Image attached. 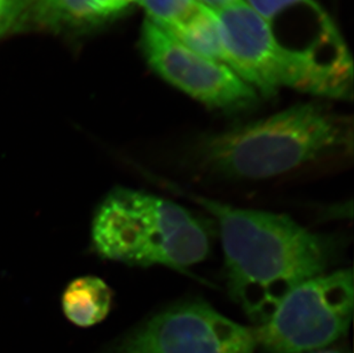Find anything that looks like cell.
Returning <instances> with one entry per match:
<instances>
[{
  "label": "cell",
  "mask_w": 354,
  "mask_h": 353,
  "mask_svg": "<svg viewBox=\"0 0 354 353\" xmlns=\"http://www.w3.org/2000/svg\"><path fill=\"white\" fill-rule=\"evenodd\" d=\"M311 353H350L345 352V351H339V350H324V351H315V352Z\"/></svg>",
  "instance_id": "cell-16"
},
{
  "label": "cell",
  "mask_w": 354,
  "mask_h": 353,
  "mask_svg": "<svg viewBox=\"0 0 354 353\" xmlns=\"http://www.w3.org/2000/svg\"><path fill=\"white\" fill-rule=\"evenodd\" d=\"M99 256L132 266L184 270L210 253V234L196 216L145 190L116 187L101 201L92 221Z\"/></svg>",
  "instance_id": "cell-3"
},
{
  "label": "cell",
  "mask_w": 354,
  "mask_h": 353,
  "mask_svg": "<svg viewBox=\"0 0 354 353\" xmlns=\"http://www.w3.org/2000/svg\"><path fill=\"white\" fill-rule=\"evenodd\" d=\"M147 13V20L165 31L186 22L201 7L197 0H138Z\"/></svg>",
  "instance_id": "cell-12"
},
{
  "label": "cell",
  "mask_w": 354,
  "mask_h": 353,
  "mask_svg": "<svg viewBox=\"0 0 354 353\" xmlns=\"http://www.w3.org/2000/svg\"><path fill=\"white\" fill-rule=\"evenodd\" d=\"M254 330L200 300L178 302L145 320L102 353H254Z\"/></svg>",
  "instance_id": "cell-6"
},
{
  "label": "cell",
  "mask_w": 354,
  "mask_h": 353,
  "mask_svg": "<svg viewBox=\"0 0 354 353\" xmlns=\"http://www.w3.org/2000/svg\"><path fill=\"white\" fill-rule=\"evenodd\" d=\"M202 6L207 7L212 12H221L230 7L235 6L244 0H197Z\"/></svg>",
  "instance_id": "cell-14"
},
{
  "label": "cell",
  "mask_w": 354,
  "mask_h": 353,
  "mask_svg": "<svg viewBox=\"0 0 354 353\" xmlns=\"http://www.w3.org/2000/svg\"><path fill=\"white\" fill-rule=\"evenodd\" d=\"M354 307L353 273L342 270L304 281L252 328L268 353H311L348 333Z\"/></svg>",
  "instance_id": "cell-5"
},
{
  "label": "cell",
  "mask_w": 354,
  "mask_h": 353,
  "mask_svg": "<svg viewBox=\"0 0 354 353\" xmlns=\"http://www.w3.org/2000/svg\"><path fill=\"white\" fill-rule=\"evenodd\" d=\"M24 0H0V31L13 27Z\"/></svg>",
  "instance_id": "cell-13"
},
{
  "label": "cell",
  "mask_w": 354,
  "mask_h": 353,
  "mask_svg": "<svg viewBox=\"0 0 354 353\" xmlns=\"http://www.w3.org/2000/svg\"><path fill=\"white\" fill-rule=\"evenodd\" d=\"M113 291L97 277H82L71 281L62 295L64 316L78 327L100 323L111 312Z\"/></svg>",
  "instance_id": "cell-10"
},
{
  "label": "cell",
  "mask_w": 354,
  "mask_h": 353,
  "mask_svg": "<svg viewBox=\"0 0 354 353\" xmlns=\"http://www.w3.org/2000/svg\"><path fill=\"white\" fill-rule=\"evenodd\" d=\"M167 33L196 53L227 64L219 21L216 13L207 7L201 5L186 22Z\"/></svg>",
  "instance_id": "cell-11"
},
{
  "label": "cell",
  "mask_w": 354,
  "mask_h": 353,
  "mask_svg": "<svg viewBox=\"0 0 354 353\" xmlns=\"http://www.w3.org/2000/svg\"><path fill=\"white\" fill-rule=\"evenodd\" d=\"M217 221L230 295L258 326L281 300L334 263L337 244L280 213L232 207L186 193Z\"/></svg>",
  "instance_id": "cell-1"
},
{
  "label": "cell",
  "mask_w": 354,
  "mask_h": 353,
  "mask_svg": "<svg viewBox=\"0 0 354 353\" xmlns=\"http://www.w3.org/2000/svg\"><path fill=\"white\" fill-rule=\"evenodd\" d=\"M118 17L111 0H24L13 27L54 33L84 31Z\"/></svg>",
  "instance_id": "cell-9"
},
{
  "label": "cell",
  "mask_w": 354,
  "mask_h": 353,
  "mask_svg": "<svg viewBox=\"0 0 354 353\" xmlns=\"http://www.w3.org/2000/svg\"><path fill=\"white\" fill-rule=\"evenodd\" d=\"M214 13L228 67L258 94L273 96L287 87L335 100L352 97V71L298 60L284 53L272 39L264 21L245 1Z\"/></svg>",
  "instance_id": "cell-4"
},
{
  "label": "cell",
  "mask_w": 354,
  "mask_h": 353,
  "mask_svg": "<svg viewBox=\"0 0 354 353\" xmlns=\"http://www.w3.org/2000/svg\"><path fill=\"white\" fill-rule=\"evenodd\" d=\"M277 46L299 60L353 71L341 33L317 0H244Z\"/></svg>",
  "instance_id": "cell-8"
},
{
  "label": "cell",
  "mask_w": 354,
  "mask_h": 353,
  "mask_svg": "<svg viewBox=\"0 0 354 353\" xmlns=\"http://www.w3.org/2000/svg\"><path fill=\"white\" fill-rule=\"evenodd\" d=\"M140 44L145 59L158 76L205 106L235 111L257 101L254 87L227 64L196 53L147 19Z\"/></svg>",
  "instance_id": "cell-7"
},
{
  "label": "cell",
  "mask_w": 354,
  "mask_h": 353,
  "mask_svg": "<svg viewBox=\"0 0 354 353\" xmlns=\"http://www.w3.org/2000/svg\"><path fill=\"white\" fill-rule=\"evenodd\" d=\"M134 3H138V0H111V5H113L116 15H120L125 12Z\"/></svg>",
  "instance_id": "cell-15"
},
{
  "label": "cell",
  "mask_w": 354,
  "mask_h": 353,
  "mask_svg": "<svg viewBox=\"0 0 354 353\" xmlns=\"http://www.w3.org/2000/svg\"><path fill=\"white\" fill-rule=\"evenodd\" d=\"M352 150L350 118L321 105L301 104L203 138L193 160L211 176L257 180L348 156Z\"/></svg>",
  "instance_id": "cell-2"
}]
</instances>
